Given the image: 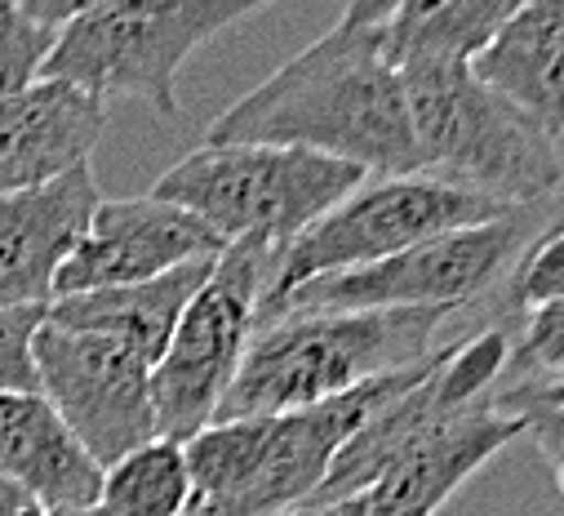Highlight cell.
I'll return each mask as SVG.
<instances>
[{
  "label": "cell",
  "mask_w": 564,
  "mask_h": 516,
  "mask_svg": "<svg viewBox=\"0 0 564 516\" xmlns=\"http://www.w3.org/2000/svg\"><path fill=\"white\" fill-rule=\"evenodd\" d=\"M45 321V308H10L0 312V393H36L32 338Z\"/></svg>",
  "instance_id": "cell-24"
},
{
  "label": "cell",
  "mask_w": 564,
  "mask_h": 516,
  "mask_svg": "<svg viewBox=\"0 0 564 516\" xmlns=\"http://www.w3.org/2000/svg\"><path fill=\"white\" fill-rule=\"evenodd\" d=\"M98 201L89 165L45 187L0 192V312L54 303L58 268L85 236Z\"/></svg>",
  "instance_id": "cell-12"
},
{
  "label": "cell",
  "mask_w": 564,
  "mask_h": 516,
  "mask_svg": "<svg viewBox=\"0 0 564 516\" xmlns=\"http://www.w3.org/2000/svg\"><path fill=\"white\" fill-rule=\"evenodd\" d=\"M107 129V103L67 80H32L0 98V192L45 187L89 165Z\"/></svg>",
  "instance_id": "cell-14"
},
{
  "label": "cell",
  "mask_w": 564,
  "mask_h": 516,
  "mask_svg": "<svg viewBox=\"0 0 564 516\" xmlns=\"http://www.w3.org/2000/svg\"><path fill=\"white\" fill-rule=\"evenodd\" d=\"M516 437H524L520 423L498 415L494 397L445 419L378 472V481L365 490V516H436L458 485H467Z\"/></svg>",
  "instance_id": "cell-13"
},
{
  "label": "cell",
  "mask_w": 564,
  "mask_h": 516,
  "mask_svg": "<svg viewBox=\"0 0 564 516\" xmlns=\"http://www.w3.org/2000/svg\"><path fill=\"white\" fill-rule=\"evenodd\" d=\"M0 516H41V507L10 476H0Z\"/></svg>",
  "instance_id": "cell-28"
},
{
  "label": "cell",
  "mask_w": 564,
  "mask_h": 516,
  "mask_svg": "<svg viewBox=\"0 0 564 516\" xmlns=\"http://www.w3.org/2000/svg\"><path fill=\"white\" fill-rule=\"evenodd\" d=\"M454 312L395 308V312H290L253 325L214 423L275 419L312 410L351 387L432 356L436 330Z\"/></svg>",
  "instance_id": "cell-2"
},
{
  "label": "cell",
  "mask_w": 564,
  "mask_h": 516,
  "mask_svg": "<svg viewBox=\"0 0 564 516\" xmlns=\"http://www.w3.org/2000/svg\"><path fill=\"white\" fill-rule=\"evenodd\" d=\"M520 6L524 0H400L395 14L378 28L382 54L395 72L427 63L467 67Z\"/></svg>",
  "instance_id": "cell-18"
},
{
  "label": "cell",
  "mask_w": 564,
  "mask_h": 516,
  "mask_svg": "<svg viewBox=\"0 0 564 516\" xmlns=\"http://www.w3.org/2000/svg\"><path fill=\"white\" fill-rule=\"evenodd\" d=\"M502 312H533L542 303H555L564 299V232L551 223L542 236H533L520 254L516 264L502 272Z\"/></svg>",
  "instance_id": "cell-21"
},
{
  "label": "cell",
  "mask_w": 564,
  "mask_h": 516,
  "mask_svg": "<svg viewBox=\"0 0 564 516\" xmlns=\"http://www.w3.org/2000/svg\"><path fill=\"white\" fill-rule=\"evenodd\" d=\"M218 249L223 240L196 214L170 201H156V196L98 201L85 236L58 268L54 299L116 290V286H143L183 264H196V258H214Z\"/></svg>",
  "instance_id": "cell-11"
},
{
  "label": "cell",
  "mask_w": 564,
  "mask_h": 516,
  "mask_svg": "<svg viewBox=\"0 0 564 516\" xmlns=\"http://www.w3.org/2000/svg\"><path fill=\"white\" fill-rule=\"evenodd\" d=\"M280 6V0H107L54 36L41 67L50 80L80 85L94 98H143L178 116V72L218 32Z\"/></svg>",
  "instance_id": "cell-4"
},
{
  "label": "cell",
  "mask_w": 564,
  "mask_h": 516,
  "mask_svg": "<svg viewBox=\"0 0 564 516\" xmlns=\"http://www.w3.org/2000/svg\"><path fill=\"white\" fill-rule=\"evenodd\" d=\"M214 258H196V264H183L156 281H143V286H116V290H89V294L54 299L45 308V321L63 325V330L107 334V338L124 343L129 352H138L148 365H156L183 308H187V299L209 277Z\"/></svg>",
  "instance_id": "cell-17"
},
{
  "label": "cell",
  "mask_w": 564,
  "mask_h": 516,
  "mask_svg": "<svg viewBox=\"0 0 564 516\" xmlns=\"http://www.w3.org/2000/svg\"><path fill=\"white\" fill-rule=\"evenodd\" d=\"M498 415H511L520 423L524 437H533L538 454L546 459L551 476L560 481L564 472V383L560 374H520V383H511L502 397H494Z\"/></svg>",
  "instance_id": "cell-20"
},
{
  "label": "cell",
  "mask_w": 564,
  "mask_h": 516,
  "mask_svg": "<svg viewBox=\"0 0 564 516\" xmlns=\"http://www.w3.org/2000/svg\"><path fill=\"white\" fill-rule=\"evenodd\" d=\"M275 249L267 240H231L209 264V277L187 299L161 361L152 365V419L161 441H192L214 423L218 401L258 325Z\"/></svg>",
  "instance_id": "cell-8"
},
{
  "label": "cell",
  "mask_w": 564,
  "mask_h": 516,
  "mask_svg": "<svg viewBox=\"0 0 564 516\" xmlns=\"http://www.w3.org/2000/svg\"><path fill=\"white\" fill-rule=\"evenodd\" d=\"M507 347L511 334L502 325L480 330L476 338L436 347L432 365L422 369L404 393H395L391 401H382L334 454L321 490L312 498H343V494H360L378 481V472L404 450L413 445L422 432L441 428L445 419L480 406L494 397V378L507 369Z\"/></svg>",
  "instance_id": "cell-10"
},
{
  "label": "cell",
  "mask_w": 564,
  "mask_h": 516,
  "mask_svg": "<svg viewBox=\"0 0 564 516\" xmlns=\"http://www.w3.org/2000/svg\"><path fill=\"white\" fill-rule=\"evenodd\" d=\"M400 0H347L338 28H382L395 14Z\"/></svg>",
  "instance_id": "cell-27"
},
{
  "label": "cell",
  "mask_w": 564,
  "mask_h": 516,
  "mask_svg": "<svg viewBox=\"0 0 564 516\" xmlns=\"http://www.w3.org/2000/svg\"><path fill=\"white\" fill-rule=\"evenodd\" d=\"M365 179V170L307 148L205 143L170 165L152 196L196 214L223 245L267 240L280 254Z\"/></svg>",
  "instance_id": "cell-5"
},
{
  "label": "cell",
  "mask_w": 564,
  "mask_h": 516,
  "mask_svg": "<svg viewBox=\"0 0 564 516\" xmlns=\"http://www.w3.org/2000/svg\"><path fill=\"white\" fill-rule=\"evenodd\" d=\"M533 240V209L507 218L445 232L422 245H409L391 258L347 272L303 281L275 299L258 303V325L290 312H395V308H445L458 312L502 281L516 254Z\"/></svg>",
  "instance_id": "cell-6"
},
{
  "label": "cell",
  "mask_w": 564,
  "mask_h": 516,
  "mask_svg": "<svg viewBox=\"0 0 564 516\" xmlns=\"http://www.w3.org/2000/svg\"><path fill=\"white\" fill-rule=\"evenodd\" d=\"M205 143L307 148L347 161L369 179L422 170L404 80L387 63L378 28L334 23V32L214 116Z\"/></svg>",
  "instance_id": "cell-1"
},
{
  "label": "cell",
  "mask_w": 564,
  "mask_h": 516,
  "mask_svg": "<svg viewBox=\"0 0 564 516\" xmlns=\"http://www.w3.org/2000/svg\"><path fill=\"white\" fill-rule=\"evenodd\" d=\"M507 214H516V205L476 196L422 170L365 179L356 192H347L329 214H321L307 232H299L275 254L262 299H275L329 272L378 264V258H391L409 245H422L445 232H463V227H480Z\"/></svg>",
  "instance_id": "cell-7"
},
{
  "label": "cell",
  "mask_w": 564,
  "mask_h": 516,
  "mask_svg": "<svg viewBox=\"0 0 564 516\" xmlns=\"http://www.w3.org/2000/svg\"><path fill=\"white\" fill-rule=\"evenodd\" d=\"M54 28H41L19 0H0V98H10L41 80V67L54 50Z\"/></svg>",
  "instance_id": "cell-22"
},
{
  "label": "cell",
  "mask_w": 564,
  "mask_h": 516,
  "mask_svg": "<svg viewBox=\"0 0 564 516\" xmlns=\"http://www.w3.org/2000/svg\"><path fill=\"white\" fill-rule=\"evenodd\" d=\"M192 503V476L178 441L152 437L102 467L98 507L107 516H183Z\"/></svg>",
  "instance_id": "cell-19"
},
{
  "label": "cell",
  "mask_w": 564,
  "mask_h": 516,
  "mask_svg": "<svg viewBox=\"0 0 564 516\" xmlns=\"http://www.w3.org/2000/svg\"><path fill=\"white\" fill-rule=\"evenodd\" d=\"M19 6L41 23V28H54V32H63L67 23H76V19H85L89 10H98V6H107V0H19Z\"/></svg>",
  "instance_id": "cell-25"
},
{
  "label": "cell",
  "mask_w": 564,
  "mask_h": 516,
  "mask_svg": "<svg viewBox=\"0 0 564 516\" xmlns=\"http://www.w3.org/2000/svg\"><path fill=\"white\" fill-rule=\"evenodd\" d=\"M507 365H520V374H560L564 369V299L524 312L520 343L507 347Z\"/></svg>",
  "instance_id": "cell-23"
},
{
  "label": "cell",
  "mask_w": 564,
  "mask_h": 516,
  "mask_svg": "<svg viewBox=\"0 0 564 516\" xmlns=\"http://www.w3.org/2000/svg\"><path fill=\"white\" fill-rule=\"evenodd\" d=\"M0 476L41 512L98 507L102 467L41 393H0Z\"/></svg>",
  "instance_id": "cell-15"
},
{
  "label": "cell",
  "mask_w": 564,
  "mask_h": 516,
  "mask_svg": "<svg viewBox=\"0 0 564 516\" xmlns=\"http://www.w3.org/2000/svg\"><path fill=\"white\" fill-rule=\"evenodd\" d=\"M36 393L72 428L98 467L156 437L152 419V365L124 343L89 330L41 321L32 338Z\"/></svg>",
  "instance_id": "cell-9"
},
{
  "label": "cell",
  "mask_w": 564,
  "mask_h": 516,
  "mask_svg": "<svg viewBox=\"0 0 564 516\" xmlns=\"http://www.w3.org/2000/svg\"><path fill=\"white\" fill-rule=\"evenodd\" d=\"M41 516H107L102 507H76V512H41Z\"/></svg>",
  "instance_id": "cell-29"
},
{
  "label": "cell",
  "mask_w": 564,
  "mask_h": 516,
  "mask_svg": "<svg viewBox=\"0 0 564 516\" xmlns=\"http://www.w3.org/2000/svg\"><path fill=\"white\" fill-rule=\"evenodd\" d=\"M404 103L422 174L476 196L538 209L560 192V139L485 89L463 63L404 67Z\"/></svg>",
  "instance_id": "cell-3"
},
{
  "label": "cell",
  "mask_w": 564,
  "mask_h": 516,
  "mask_svg": "<svg viewBox=\"0 0 564 516\" xmlns=\"http://www.w3.org/2000/svg\"><path fill=\"white\" fill-rule=\"evenodd\" d=\"M560 54H564V0H524L467 67L485 89L533 116L551 139H564Z\"/></svg>",
  "instance_id": "cell-16"
},
{
  "label": "cell",
  "mask_w": 564,
  "mask_h": 516,
  "mask_svg": "<svg viewBox=\"0 0 564 516\" xmlns=\"http://www.w3.org/2000/svg\"><path fill=\"white\" fill-rule=\"evenodd\" d=\"M280 516H365V490L343 494V498H303V503L285 507Z\"/></svg>",
  "instance_id": "cell-26"
}]
</instances>
